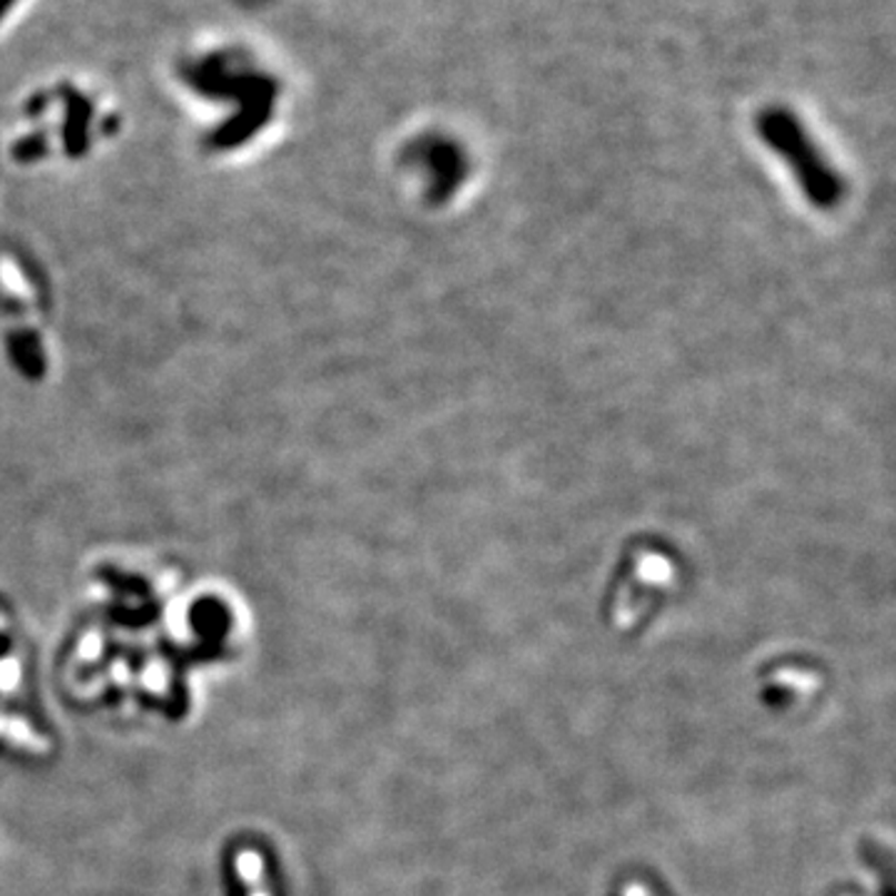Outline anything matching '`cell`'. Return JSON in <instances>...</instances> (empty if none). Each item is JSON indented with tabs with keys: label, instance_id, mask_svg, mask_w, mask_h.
Returning a JSON list of instances; mask_svg holds the SVG:
<instances>
[{
	"label": "cell",
	"instance_id": "1",
	"mask_svg": "<svg viewBox=\"0 0 896 896\" xmlns=\"http://www.w3.org/2000/svg\"><path fill=\"white\" fill-rule=\"evenodd\" d=\"M53 309V294L43 266L16 246H0V314L10 319L6 336V354L20 374L46 376L48 354V316Z\"/></svg>",
	"mask_w": 896,
	"mask_h": 896
},
{
	"label": "cell",
	"instance_id": "2",
	"mask_svg": "<svg viewBox=\"0 0 896 896\" xmlns=\"http://www.w3.org/2000/svg\"><path fill=\"white\" fill-rule=\"evenodd\" d=\"M762 135H765L772 148L785 154L787 162L797 170L812 202H834V198L839 194V180H834L827 162H824L819 150L812 145L809 135L799 128L795 118L779 110L769 112V115L762 118Z\"/></svg>",
	"mask_w": 896,
	"mask_h": 896
}]
</instances>
